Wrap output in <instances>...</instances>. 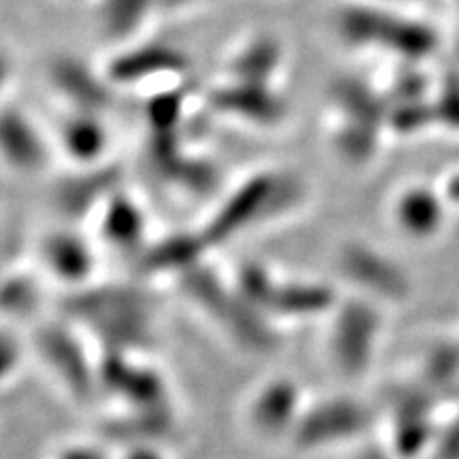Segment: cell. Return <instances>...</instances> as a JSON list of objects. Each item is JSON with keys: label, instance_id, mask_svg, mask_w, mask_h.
<instances>
[{"label": "cell", "instance_id": "6da1fadb", "mask_svg": "<svg viewBox=\"0 0 459 459\" xmlns=\"http://www.w3.org/2000/svg\"><path fill=\"white\" fill-rule=\"evenodd\" d=\"M65 317L82 328L100 353H152L158 313L139 283H91L65 298Z\"/></svg>", "mask_w": 459, "mask_h": 459}, {"label": "cell", "instance_id": "7a4b0ae2", "mask_svg": "<svg viewBox=\"0 0 459 459\" xmlns=\"http://www.w3.org/2000/svg\"><path fill=\"white\" fill-rule=\"evenodd\" d=\"M175 285L189 307L203 315L238 351L271 355L283 344V328L247 300L234 279L223 277L211 260L200 262Z\"/></svg>", "mask_w": 459, "mask_h": 459}, {"label": "cell", "instance_id": "3957f363", "mask_svg": "<svg viewBox=\"0 0 459 459\" xmlns=\"http://www.w3.org/2000/svg\"><path fill=\"white\" fill-rule=\"evenodd\" d=\"M332 26L349 48L394 57L398 65H423L440 45L438 32L426 20L372 0L342 3L332 15Z\"/></svg>", "mask_w": 459, "mask_h": 459}, {"label": "cell", "instance_id": "277c9868", "mask_svg": "<svg viewBox=\"0 0 459 459\" xmlns=\"http://www.w3.org/2000/svg\"><path fill=\"white\" fill-rule=\"evenodd\" d=\"M32 359L41 366L57 392L77 406L100 402V351L74 321H41L34 325Z\"/></svg>", "mask_w": 459, "mask_h": 459}, {"label": "cell", "instance_id": "5b68a950", "mask_svg": "<svg viewBox=\"0 0 459 459\" xmlns=\"http://www.w3.org/2000/svg\"><path fill=\"white\" fill-rule=\"evenodd\" d=\"M232 279L240 294L279 328L285 324L328 319L342 298V291L328 281L283 274L257 260L240 262Z\"/></svg>", "mask_w": 459, "mask_h": 459}, {"label": "cell", "instance_id": "8992f818", "mask_svg": "<svg viewBox=\"0 0 459 459\" xmlns=\"http://www.w3.org/2000/svg\"><path fill=\"white\" fill-rule=\"evenodd\" d=\"M387 328V308L368 298L342 294L325 319L324 355L330 370L347 387L366 381L375 370Z\"/></svg>", "mask_w": 459, "mask_h": 459}, {"label": "cell", "instance_id": "52a82bcc", "mask_svg": "<svg viewBox=\"0 0 459 459\" xmlns=\"http://www.w3.org/2000/svg\"><path fill=\"white\" fill-rule=\"evenodd\" d=\"M378 406L351 389L311 395L287 449L296 455H321L355 449L375 436Z\"/></svg>", "mask_w": 459, "mask_h": 459}, {"label": "cell", "instance_id": "ba28073f", "mask_svg": "<svg viewBox=\"0 0 459 459\" xmlns=\"http://www.w3.org/2000/svg\"><path fill=\"white\" fill-rule=\"evenodd\" d=\"M311 394L294 375H271L251 385L240 402V426L257 445H290Z\"/></svg>", "mask_w": 459, "mask_h": 459}, {"label": "cell", "instance_id": "9c48e42d", "mask_svg": "<svg viewBox=\"0 0 459 459\" xmlns=\"http://www.w3.org/2000/svg\"><path fill=\"white\" fill-rule=\"evenodd\" d=\"M334 268L351 294L392 308L412 296V281L402 264L381 247L364 238L342 240L334 255Z\"/></svg>", "mask_w": 459, "mask_h": 459}, {"label": "cell", "instance_id": "30bf717a", "mask_svg": "<svg viewBox=\"0 0 459 459\" xmlns=\"http://www.w3.org/2000/svg\"><path fill=\"white\" fill-rule=\"evenodd\" d=\"M277 181L279 169H260L223 194L198 226V232L211 251L234 243L251 230L268 226Z\"/></svg>", "mask_w": 459, "mask_h": 459}, {"label": "cell", "instance_id": "8fae6325", "mask_svg": "<svg viewBox=\"0 0 459 459\" xmlns=\"http://www.w3.org/2000/svg\"><path fill=\"white\" fill-rule=\"evenodd\" d=\"M122 187V166L113 162L85 166V169L73 166L71 170L54 181L49 203L66 226L77 228L79 223L96 220L107 200Z\"/></svg>", "mask_w": 459, "mask_h": 459}, {"label": "cell", "instance_id": "7c38bea8", "mask_svg": "<svg viewBox=\"0 0 459 459\" xmlns=\"http://www.w3.org/2000/svg\"><path fill=\"white\" fill-rule=\"evenodd\" d=\"M206 107L220 117L255 130H277L290 119V102L277 85L223 79L206 91Z\"/></svg>", "mask_w": 459, "mask_h": 459}, {"label": "cell", "instance_id": "4fadbf2b", "mask_svg": "<svg viewBox=\"0 0 459 459\" xmlns=\"http://www.w3.org/2000/svg\"><path fill=\"white\" fill-rule=\"evenodd\" d=\"M192 68L189 56L177 45L164 41H134L117 48L102 65L107 79L115 88H139L149 82L181 79Z\"/></svg>", "mask_w": 459, "mask_h": 459}, {"label": "cell", "instance_id": "5bb4252c", "mask_svg": "<svg viewBox=\"0 0 459 459\" xmlns=\"http://www.w3.org/2000/svg\"><path fill=\"white\" fill-rule=\"evenodd\" d=\"M39 266L43 274L66 290V294L96 283L99 255L88 237L74 226L48 230L37 243Z\"/></svg>", "mask_w": 459, "mask_h": 459}, {"label": "cell", "instance_id": "9a60e30c", "mask_svg": "<svg viewBox=\"0 0 459 459\" xmlns=\"http://www.w3.org/2000/svg\"><path fill=\"white\" fill-rule=\"evenodd\" d=\"M147 160L160 179L189 196H211L221 181L220 166L211 158L189 152L181 132L149 134Z\"/></svg>", "mask_w": 459, "mask_h": 459}, {"label": "cell", "instance_id": "2e32d148", "mask_svg": "<svg viewBox=\"0 0 459 459\" xmlns=\"http://www.w3.org/2000/svg\"><path fill=\"white\" fill-rule=\"evenodd\" d=\"M45 77L49 88L66 102L68 111L105 115L115 105L117 88L108 82L105 71L77 56H54L45 66Z\"/></svg>", "mask_w": 459, "mask_h": 459}, {"label": "cell", "instance_id": "e0dca14e", "mask_svg": "<svg viewBox=\"0 0 459 459\" xmlns=\"http://www.w3.org/2000/svg\"><path fill=\"white\" fill-rule=\"evenodd\" d=\"M209 245L196 230H175V232L153 237L145 249L134 257L141 279H172L177 283L183 274L209 260Z\"/></svg>", "mask_w": 459, "mask_h": 459}, {"label": "cell", "instance_id": "ac0fdd59", "mask_svg": "<svg viewBox=\"0 0 459 459\" xmlns=\"http://www.w3.org/2000/svg\"><path fill=\"white\" fill-rule=\"evenodd\" d=\"M0 153L17 175H39L51 162V143L24 108L4 102L0 113Z\"/></svg>", "mask_w": 459, "mask_h": 459}, {"label": "cell", "instance_id": "d6986e66", "mask_svg": "<svg viewBox=\"0 0 459 459\" xmlns=\"http://www.w3.org/2000/svg\"><path fill=\"white\" fill-rule=\"evenodd\" d=\"M100 243L136 257L152 240L149 237V220L145 209L134 194L122 187L107 200L99 217H96Z\"/></svg>", "mask_w": 459, "mask_h": 459}, {"label": "cell", "instance_id": "ffe728a7", "mask_svg": "<svg viewBox=\"0 0 459 459\" xmlns=\"http://www.w3.org/2000/svg\"><path fill=\"white\" fill-rule=\"evenodd\" d=\"M446 203L443 189L411 183L394 196L392 220L411 240H429L445 226Z\"/></svg>", "mask_w": 459, "mask_h": 459}, {"label": "cell", "instance_id": "44dd1931", "mask_svg": "<svg viewBox=\"0 0 459 459\" xmlns=\"http://www.w3.org/2000/svg\"><path fill=\"white\" fill-rule=\"evenodd\" d=\"M56 145L62 156L77 169L108 162L107 153L111 147V132L105 115L88 111H68L57 124Z\"/></svg>", "mask_w": 459, "mask_h": 459}, {"label": "cell", "instance_id": "7402d4cb", "mask_svg": "<svg viewBox=\"0 0 459 459\" xmlns=\"http://www.w3.org/2000/svg\"><path fill=\"white\" fill-rule=\"evenodd\" d=\"M287 62L283 39L271 30L249 34L226 62V79L237 82L277 85L279 74Z\"/></svg>", "mask_w": 459, "mask_h": 459}, {"label": "cell", "instance_id": "603a6c76", "mask_svg": "<svg viewBox=\"0 0 459 459\" xmlns=\"http://www.w3.org/2000/svg\"><path fill=\"white\" fill-rule=\"evenodd\" d=\"M96 26L108 45L124 48L141 41L160 13V0H94Z\"/></svg>", "mask_w": 459, "mask_h": 459}, {"label": "cell", "instance_id": "cb8c5ba5", "mask_svg": "<svg viewBox=\"0 0 459 459\" xmlns=\"http://www.w3.org/2000/svg\"><path fill=\"white\" fill-rule=\"evenodd\" d=\"M328 102L334 117L361 119L385 128L389 100L383 88L359 74H338L328 85Z\"/></svg>", "mask_w": 459, "mask_h": 459}, {"label": "cell", "instance_id": "d4e9b609", "mask_svg": "<svg viewBox=\"0 0 459 459\" xmlns=\"http://www.w3.org/2000/svg\"><path fill=\"white\" fill-rule=\"evenodd\" d=\"M385 128L361 119L334 117L330 128V147L342 164L351 169H364L378 156Z\"/></svg>", "mask_w": 459, "mask_h": 459}, {"label": "cell", "instance_id": "484cf974", "mask_svg": "<svg viewBox=\"0 0 459 459\" xmlns=\"http://www.w3.org/2000/svg\"><path fill=\"white\" fill-rule=\"evenodd\" d=\"M43 296V279L37 271L15 268V271L4 273L3 298H0L4 324L15 325L32 319L34 315L41 311Z\"/></svg>", "mask_w": 459, "mask_h": 459}, {"label": "cell", "instance_id": "4316f807", "mask_svg": "<svg viewBox=\"0 0 459 459\" xmlns=\"http://www.w3.org/2000/svg\"><path fill=\"white\" fill-rule=\"evenodd\" d=\"M189 113V94L179 83L156 90L145 102V124L149 134L181 132L183 119Z\"/></svg>", "mask_w": 459, "mask_h": 459}, {"label": "cell", "instance_id": "83f0119b", "mask_svg": "<svg viewBox=\"0 0 459 459\" xmlns=\"http://www.w3.org/2000/svg\"><path fill=\"white\" fill-rule=\"evenodd\" d=\"M436 122V113L432 100H406V102H389L385 132L395 139H412L421 134Z\"/></svg>", "mask_w": 459, "mask_h": 459}, {"label": "cell", "instance_id": "f1b7e54d", "mask_svg": "<svg viewBox=\"0 0 459 459\" xmlns=\"http://www.w3.org/2000/svg\"><path fill=\"white\" fill-rule=\"evenodd\" d=\"M32 359L28 336H20L15 325L3 324V338H0V378L3 387L9 389L20 381L22 372Z\"/></svg>", "mask_w": 459, "mask_h": 459}, {"label": "cell", "instance_id": "f546056e", "mask_svg": "<svg viewBox=\"0 0 459 459\" xmlns=\"http://www.w3.org/2000/svg\"><path fill=\"white\" fill-rule=\"evenodd\" d=\"M428 77L421 71V65H400L389 74L385 91L389 102H406V100H428Z\"/></svg>", "mask_w": 459, "mask_h": 459}, {"label": "cell", "instance_id": "4dcf8cb0", "mask_svg": "<svg viewBox=\"0 0 459 459\" xmlns=\"http://www.w3.org/2000/svg\"><path fill=\"white\" fill-rule=\"evenodd\" d=\"M115 459H172L164 440H128L113 445Z\"/></svg>", "mask_w": 459, "mask_h": 459}, {"label": "cell", "instance_id": "1f68e13d", "mask_svg": "<svg viewBox=\"0 0 459 459\" xmlns=\"http://www.w3.org/2000/svg\"><path fill=\"white\" fill-rule=\"evenodd\" d=\"M351 459H398L392 453V449L383 443V438L378 434L372 436V438L355 446Z\"/></svg>", "mask_w": 459, "mask_h": 459}, {"label": "cell", "instance_id": "d6a6232c", "mask_svg": "<svg viewBox=\"0 0 459 459\" xmlns=\"http://www.w3.org/2000/svg\"><path fill=\"white\" fill-rule=\"evenodd\" d=\"M215 3V0H160V13H170V15H179V13H189V11L203 9L204 4Z\"/></svg>", "mask_w": 459, "mask_h": 459}, {"label": "cell", "instance_id": "836d02e7", "mask_svg": "<svg viewBox=\"0 0 459 459\" xmlns=\"http://www.w3.org/2000/svg\"><path fill=\"white\" fill-rule=\"evenodd\" d=\"M443 189L446 203L453 204V206H459V172H455V175H451L449 179L445 181V187Z\"/></svg>", "mask_w": 459, "mask_h": 459}, {"label": "cell", "instance_id": "e575fe53", "mask_svg": "<svg viewBox=\"0 0 459 459\" xmlns=\"http://www.w3.org/2000/svg\"><path fill=\"white\" fill-rule=\"evenodd\" d=\"M372 3H383V4H395V7H402L404 3H409V0H372Z\"/></svg>", "mask_w": 459, "mask_h": 459}, {"label": "cell", "instance_id": "d590c367", "mask_svg": "<svg viewBox=\"0 0 459 459\" xmlns=\"http://www.w3.org/2000/svg\"><path fill=\"white\" fill-rule=\"evenodd\" d=\"M68 3H88V0H68Z\"/></svg>", "mask_w": 459, "mask_h": 459}]
</instances>
